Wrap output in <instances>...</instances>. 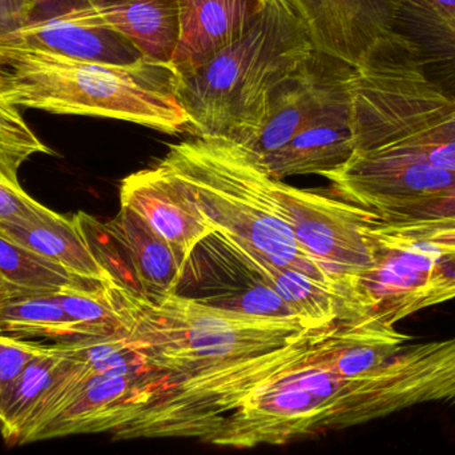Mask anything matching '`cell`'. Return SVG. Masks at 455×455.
<instances>
[{
	"mask_svg": "<svg viewBox=\"0 0 455 455\" xmlns=\"http://www.w3.org/2000/svg\"><path fill=\"white\" fill-rule=\"evenodd\" d=\"M104 291L146 365L163 377L156 392L288 346L315 329L299 317L243 314L179 294L147 297L114 280Z\"/></svg>",
	"mask_w": 455,
	"mask_h": 455,
	"instance_id": "obj_1",
	"label": "cell"
},
{
	"mask_svg": "<svg viewBox=\"0 0 455 455\" xmlns=\"http://www.w3.org/2000/svg\"><path fill=\"white\" fill-rule=\"evenodd\" d=\"M176 85L172 63H99L0 43V99L16 107L124 120L175 135L188 127Z\"/></svg>",
	"mask_w": 455,
	"mask_h": 455,
	"instance_id": "obj_2",
	"label": "cell"
},
{
	"mask_svg": "<svg viewBox=\"0 0 455 455\" xmlns=\"http://www.w3.org/2000/svg\"><path fill=\"white\" fill-rule=\"evenodd\" d=\"M315 53L283 0H267L245 34L211 61L178 71L187 133L245 146L264 127L273 93Z\"/></svg>",
	"mask_w": 455,
	"mask_h": 455,
	"instance_id": "obj_3",
	"label": "cell"
},
{
	"mask_svg": "<svg viewBox=\"0 0 455 455\" xmlns=\"http://www.w3.org/2000/svg\"><path fill=\"white\" fill-rule=\"evenodd\" d=\"M160 163L188 184L216 232L278 266L299 270L336 288L347 301L336 278L297 242L278 216L267 191L269 174L253 152L229 139L194 136L171 144Z\"/></svg>",
	"mask_w": 455,
	"mask_h": 455,
	"instance_id": "obj_4",
	"label": "cell"
},
{
	"mask_svg": "<svg viewBox=\"0 0 455 455\" xmlns=\"http://www.w3.org/2000/svg\"><path fill=\"white\" fill-rule=\"evenodd\" d=\"M355 150H387L455 174V98L401 32L347 79Z\"/></svg>",
	"mask_w": 455,
	"mask_h": 455,
	"instance_id": "obj_5",
	"label": "cell"
},
{
	"mask_svg": "<svg viewBox=\"0 0 455 455\" xmlns=\"http://www.w3.org/2000/svg\"><path fill=\"white\" fill-rule=\"evenodd\" d=\"M373 264L355 280L360 318L387 328L455 299V230L387 223L368 226Z\"/></svg>",
	"mask_w": 455,
	"mask_h": 455,
	"instance_id": "obj_6",
	"label": "cell"
},
{
	"mask_svg": "<svg viewBox=\"0 0 455 455\" xmlns=\"http://www.w3.org/2000/svg\"><path fill=\"white\" fill-rule=\"evenodd\" d=\"M339 323L341 321L313 329L294 344L248 358L211 376L168 385L152 394L130 422L112 433V437L196 438L207 443L224 419L249 395L309 360Z\"/></svg>",
	"mask_w": 455,
	"mask_h": 455,
	"instance_id": "obj_7",
	"label": "cell"
},
{
	"mask_svg": "<svg viewBox=\"0 0 455 455\" xmlns=\"http://www.w3.org/2000/svg\"><path fill=\"white\" fill-rule=\"evenodd\" d=\"M267 191L297 242L336 278L357 315L353 288L373 264L366 230L376 214L342 199L331 190L299 189L272 175L267 178Z\"/></svg>",
	"mask_w": 455,
	"mask_h": 455,
	"instance_id": "obj_8",
	"label": "cell"
},
{
	"mask_svg": "<svg viewBox=\"0 0 455 455\" xmlns=\"http://www.w3.org/2000/svg\"><path fill=\"white\" fill-rule=\"evenodd\" d=\"M342 199L379 218L424 202L455 184V174L419 158L387 150H355L347 163L325 174Z\"/></svg>",
	"mask_w": 455,
	"mask_h": 455,
	"instance_id": "obj_9",
	"label": "cell"
},
{
	"mask_svg": "<svg viewBox=\"0 0 455 455\" xmlns=\"http://www.w3.org/2000/svg\"><path fill=\"white\" fill-rule=\"evenodd\" d=\"M0 43L99 63L133 64L144 59L90 0H45L34 8L24 26L0 37Z\"/></svg>",
	"mask_w": 455,
	"mask_h": 455,
	"instance_id": "obj_10",
	"label": "cell"
},
{
	"mask_svg": "<svg viewBox=\"0 0 455 455\" xmlns=\"http://www.w3.org/2000/svg\"><path fill=\"white\" fill-rule=\"evenodd\" d=\"M366 422L430 402H455V338L405 344L361 377Z\"/></svg>",
	"mask_w": 455,
	"mask_h": 455,
	"instance_id": "obj_11",
	"label": "cell"
},
{
	"mask_svg": "<svg viewBox=\"0 0 455 455\" xmlns=\"http://www.w3.org/2000/svg\"><path fill=\"white\" fill-rule=\"evenodd\" d=\"M175 294L243 314L297 317L230 240L216 230L187 259Z\"/></svg>",
	"mask_w": 455,
	"mask_h": 455,
	"instance_id": "obj_12",
	"label": "cell"
},
{
	"mask_svg": "<svg viewBox=\"0 0 455 455\" xmlns=\"http://www.w3.org/2000/svg\"><path fill=\"white\" fill-rule=\"evenodd\" d=\"M299 19L315 50L363 66L401 34L395 0H283Z\"/></svg>",
	"mask_w": 455,
	"mask_h": 455,
	"instance_id": "obj_13",
	"label": "cell"
},
{
	"mask_svg": "<svg viewBox=\"0 0 455 455\" xmlns=\"http://www.w3.org/2000/svg\"><path fill=\"white\" fill-rule=\"evenodd\" d=\"M353 67L315 50L296 72L278 85L262 130L245 144L257 158L285 146L326 106L347 91Z\"/></svg>",
	"mask_w": 455,
	"mask_h": 455,
	"instance_id": "obj_14",
	"label": "cell"
},
{
	"mask_svg": "<svg viewBox=\"0 0 455 455\" xmlns=\"http://www.w3.org/2000/svg\"><path fill=\"white\" fill-rule=\"evenodd\" d=\"M119 197L120 206L140 215L186 262L215 232L188 184L160 162L125 176Z\"/></svg>",
	"mask_w": 455,
	"mask_h": 455,
	"instance_id": "obj_15",
	"label": "cell"
},
{
	"mask_svg": "<svg viewBox=\"0 0 455 455\" xmlns=\"http://www.w3.org/2000/svg\"><path fill=\"white\" fill-rule=\"evenodd\" d=\"M355 150L352 107L347 88L285 146L257 159L273 178L323 176L347 163Z\"/></svg>",
	"mask_w": 455,
	"mask_h": 455,
	"instance_id": "obj_16",
	"label": "cell"
},
{
	"mask_svg": "<svg viewBox=\"0 0 455 455\" xmlns=\"http://www.w3.org/2000/svg\"><path fill=\"white\" fill-rule=\"evenodd\" d=\"M267 0H179V42L172 64L194 69L240 39Z\"/></svg>",
	"mask_w": 455,
	"mask_h": 455,
	"instance_id": "obj_17",
	"label": "cell"
},
{
	"mask_svg": "<svg viewBox=\"0 0 455 455\" xmlns=\"http://www.w3.org/2000/svg\"><path fill=\"white\" fill-rule=\"evenodd\" d=\"M398 29L427 77L455 98V0H395Z\"/></svg>",
	"mask_w": 455,
	"mask_h": 455,
	"instance_id": "obj_18",
	"label": "cell"
},
{
	"mask_svg": "<svg viewBox=\"0 0 455 455\" xmlns=\"http://www.w3.org/2000/svg\"><path fill=\"white\" fill-rule=\"evenodd\" d=\"M228 240L294 314L313 328L333 325L342 320H357L347 299L336 288L317 282L299 270L278 266L249 246Z\"/></svg>",
	"mask_w": 455,
	"mask_h": 455,
	"instance_id": "obj_19",
	"label": "cell"
},
{
	"mask_svg": "<svg viewBox=\"0 0 455 455\" xmlns=\"http://www.w3.org/2000/svg\"><path fill=\"white\" fill-rule=\"evenodd\" d=\"M99 15L143 53L172 63L179 42V0H90Z\"/></svg>",
	"mask_w": 455,
	"mask_h": 455,
	"instance_id": "obj_20",
	"label": "cell"
},
{
	"mask_svg": "<svg viewBox=\"0 0 455 455\" xmlns=\"http://www.w3.org/2000/svg\"><path fill=\"white\" fill-rule=\"evenodd\" d=\"M0 235L66 267L77 277L109 282L111 277L88 248L75 216L36 222L0 221Z\"/></svg>",
	"mask_w": 455,
	"mask_h": 455,
	"instance_id": "obj_21",
	"label": "cell"
},
{
	"mask_svg": "<svg viewBox=\"0 0 455 455\" xmlns=\"http://www.w3.org/2000/svg\"><path fill=\"white\" fill-rule=\"evenodd\" d=\"M107 223L122 238L130 251L141 294L164 297L175 294L186 261L140 215L120 206Z\"/></svg>",
	"mask_w": 455,
	"mask_h": 455,
	"instance_id": "obj_22",
	"label": "cell"
},
{
	"mask_svg": "<svg viewBox=\"0 0 455 455\" xmlns=\"http://www.w3.org/2000/svg\"><path fill=\"white\" fill-rule=\"evenodd\" d=\"M64 362L66 357L51 345L50 352L35 358L13 382L0 403V433L8 445H18L24 425L58 378Z\"/></svg>",
	"mask_w": 455,
	"mask_h": 455,
	"instance_id": "obj_23",
	"label": "cell"
},
{
	"mask_svg": "<svg viewBox=\"0 0 455 455\" xmlns=\"http://www.w3.org/2000/svg\"><path fill=\"white\" fill-rule=\"evenodd\" d=\"M0 275L36 297H52L69 288L100 285L0 235Z\"/></svg>",
	"mask_w": 455,
	"mask_h": 455,
	"instance_id": "obj_24",
	"label": "cell"
},
{
	"mask_svg": "<svg viewBox=\"0 0 455 455\" xmlns=\"http://www.w3.org/2000/svg\"><path fill=\"white\" fill-rule=\"evenodd\" d=\"M0 334L72 342L84 338L76 323L50 297H23L0 305Z\"/></svg>",
	"mask_w": 455,
	"mask_h": 455,
	"instance_id": "obj_25",
	"label": "cell"
},
{
	"mask_svg": "<svg viewBox=\"0 0 455 455\" xmlns=\"http://www.w3.org/2000/svg\"><path fill=\"white\" fill-rule=\"evenodd\" d=\"M104 283L69 288L50 297L76 323L84 338L114 336L124 331L116 312L107 298Z\"/></svg>",
	"mask_w": 455,
	"mask_h": 455,
	"instance_id": "obj_26",
	"label": "cell"
},
{
	"mask_svg": "<svg viewBox=\"0 0 455 455\" xmlns=\"http://www.w3.org/2000/svg\"><path fill=\"white\" fill-rule=\"evenodd\" d=\"M74 216L88 248L111 280L130 290L141 293L130 251L119 234L108 223H101L83 211Z\"/></svg>",
	"mask_w": 455,
	"mask_h": 455,
	"instance_id": "obj_27",
	"label": "cell"
},
{
	"mask_svg": "<svg viewBox=\"0 0 455 455\" xmlns=\"http://www.w3.org/2000/svg\"><path fill=\"white\" fill-rule=\"evenodd\" d=\"M381 219L387 223L455 230V184L435 197L395 211Z\"/></svg>",
	"mask_w": 455,
	"mask_h": 455,
	"instance_id": "obj_28",
	"label": "cell"
},
{
	"mask_svg": "<svg viewBox=\"0 0 455 455\" xmlns=\"http://www.w3.org/2000/svg\"><path fill=\"white\" fill-rule=\"evenodd\" d=\"M47 345L0 334V403L24 369L40 355L50 352Z\"/></svg>",
	"mask_w": 455,
	"mask_h": 455,
	"instance_id": "obj_29",
	"label": "cell"
},
{
	"mask_svg": "<svg viewBox=\"0 0 455 455\" xmlns=\"http://www.w3.org/2000/svg\"><path fill=\"white\" fill-rule=\"evenodd\" d=\"M59 214L36 202L20 187L0 182V221L36 222L56 218Z\"/></svg>",
	"mask_w": 455,
	"mask_h": 455,
	"instance_id": "obj_30",
	"label": "cell"
},
{
	"mask_svg": "<svg viewBox=\"0 0 455 455\" xmlns=\"http://www.w3.org/2000/svg\"><path fill=\"white\" fill-rule=\"evenodd\" d=\"M32 0H0V37L20 28L31 18Z\"/></svg>",
	"mask_w": 455,
	"mask_h": 455,
	"instance_id": "obj_31",
	"label": "cell"
},
{
	"mask_svg": "<svg viewBox=\"0 0 455 455\" xmlns=\"http://www.w3.org/2000/svg\"><path fill=\"white\" fill-rule=\"evenodd\" d=\"M0 297L4 299L23 298V297H36L29 291L8 283L4 278L0 275Z\"/></svg>",
	"mask_w": 455,
	"mask_h": 455,
	"instance_id": "obj_32",
	"label": "cell"
},
{
	"mask_svg": "<svg viewBox=\"0 0 455 455\" xmlns=\"http://www.w3.org/2000/svg\"><path fill=\"white\" fill-rule=\"evenodd\" d=\"M4 301H8V299H4V298H2V297H0V305L3 304V302Z\"/></svg>",
	"mask_w": 455,
	"mask_h": 455,
	"instance_id": "obj_33",
	"label": "cell"
}]
</instances>
